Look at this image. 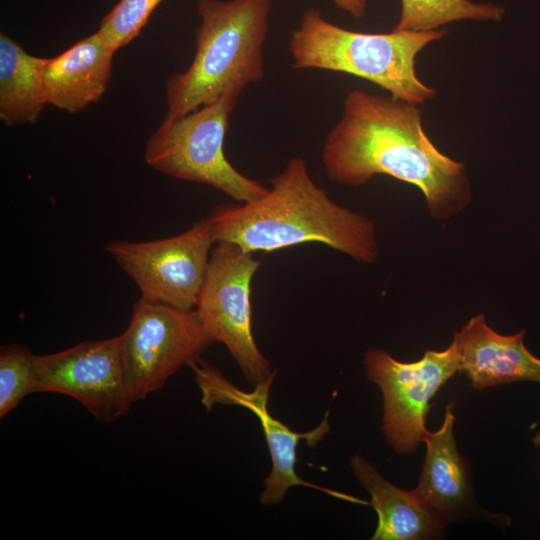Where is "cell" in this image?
Instances as JSON below:
<instances>
[{
  "mask_svg": "<svg viewBox=\"0 0 540 540\" xmlns=\"http://www.w3.org/2000/svg\"><path fill=\"white\" fill-rule=\"evenodd\" d=\"M190 368L201 391V402L207 410L217 404L238 405L250 410L259 419L272 461L271 472L263 481L264 489L259 497L261 504H279L293 486H305L338 499L366 504L350 495L310 483L297 474L295 466L299 442L305 440L307 446L315 447L331 430L329 413L317 427L304 433L291 430L273 417L268 411V401L276 370L268 379L256 384L253 391L245 392L201 359L191 364Z\"/></svg>",
  "mask_w": 540,
  "mask_h": 540,
  "instance_id": "cell-10",
  "label": "cell"
},
{
  "mask_svg": "<svg viewBox=\"0 0 540 540\" xmlns=\"http://www.w3.org/2000/svg\"><path fill=\"white\" fill-rule=\"evenodd\" d=\"M35 355L17 343L0 348V418L14 410L26 396L35 393Z\"/></svg>",
  "mask_w": 540,
  "mask_h": 540,
  "instance_id": "cell-18",
  "label": "cell"
},
{
  "mask_svg": "<svg viewBox=\"0 0 540 540\" xmlns=\"http://www.w3.org/2000/svg\"><path fill=\"white\" fill-rule=\"evenodd\" d=\"M367 377L383 396L382 431L398 454L414 452L429 432L430 401L457 371L459 357L453 343L442 351L427 350L415 362H401L382 349L365 352Z\"/></svg>",
  "mask_w": 540,
  "mask_h": 540,
  "instance_id": "cell-9",
  "label": "cell"
},
{
  "mask_svg": "<svg viewBox=\"0 0 540 540\" xmlns=\"http://www.w3.org/2000/svg\"><path fill=\"white\" fill-rule=\"evenodd\" d=\"M237 97L218 100L174 119H164L148 139L145 162L171 177L209 185L240 203L263 197L268 189L227 160L223 144Z\"/></svg>",
  "mask_w": 540,
  "mask_h": 540,
  "instance_id": "cell-5",
  "label": "cell"
},
{
  "mask_svg": "<svg viewBox=\"0 0 540 540\" xmlns=\"http://www.w3.org/2000/svg\"><path fill=\"white\" fill-rule=\"evenodd\" d=\"M35 367V393L70 396L105 423L127 415L134 404L125 382L118 336L35 355Z\"/></svg>",
  "mask_w": 540,
  "mask_h": 540,
  "instance_id": "cell-11",
  "label": "cell"
},
{
  "mask_svg": "<svg viewBox=\"0 0 540 540\" xmlns=\"http://www.w3.org/2000/svg\"><path fill=\"white\" fill-rule=\"evenodd\" d=\"M201 19L190 66L166 84L164 119L188 114L223 96L239 97L264 79L271 0H198Z\"/></svg>",
  "mask_w": 540,
  "mask_h": 540,
  "instance_id": "cell-3",
  "label": "cell"
},
{
  "mask_svg": "<svg viewBox=\"0 0 540 540\" xmlns=\"http://www.w3.org/2000/svg\"><path fill=\"white\" fill-rule=\"evenodd\" d=\"M524 336L525 329L503 335L487 324L484 315L472 317L452 341L459 371L477 390L518 381L540 383V358L527 349Z\"/></svg>",
  "mask_w": 540,
  "mask_h": 540,
  "instance_id": "cell-13",
  "label": "cell"
},
{
  "mask_svg": "<svg viewBox=\"0 0 540 540\" xmlns=\"http://www.w3.org/2000/svg\"><path fill=\"white\" fill-rule=\"evenodd\" d=\"M270 185L257 200L213 209L208 217L216 243L230 242L254 254L318 242L363 263L376 261L372 220L333 201L303 158H291Z\"/></svg>",
  "mask_w": 540,
  "mask_h": 540,
  "instance_id": "cell-2",
  "label": "cell"
},
{
  "mask_svg": "<svg viewBox=\"0 0 540 540\" xmlns=\"http://www.w3.org/2000/svg\"><path fill=\"white\" fill-rule=\"evenodd\" d=\"M353 474L369 493L378 523L373 540H425L437 538L445 527L413 490L388 482L367 459L359 454L349 460Z\"/></svg>",
  "mask_w": 540,
  "mask_h": 540,
  "instance_id": "cell-15",
  "label": "cell"
},
{
  "mask_svg": "<svg viewBox=\"0 0 540 540\" xmlns=\"http://www.w3.org/2000/svg\"><path fill=\"white\" fill-rule=\"evenodd\" d=\"M164 0H119L102 18L96 31L115 52L134 40Z\"/></svg>",
  "mask_w": 540,
  "mask_h": 540,
  "instance_id": "cell-19",
  "label": "cell"
},
{
  "mask_svg": "<svg viewBox=\"0 0 540 540\" xmlns=\"http://www.w3.org/2000/svg\"><path fill=\"white\" fill-rule=\"evenodd\" d=\"M118 339L125 382L134 403L162 388L180 368L198 361L215 343L196 309H179L142 297Z\"/></svg>",
  "mask_w": 540,
  "mask_h": 540,
  "instance_id": "cell-6",
  "label": "cell"
},
{
  "mask_svg": "<svg viewBox=\"0 0 540 540\" xmlns=\"http://www.w3.org/2000/svg\"><path fill=\"white\" fill-rule=\"evenodd\" d=\"M259 267L253 253L230 242H217L196 305L207 331L215 342L225 345L244 377L254 385L274 372L252 332L251 282Z\"/></svg>",
  "mask_w": 540,
  "mask_h": 540,
  "instance_id": "cell-7",
  "label": "cell"
},
{
  "mask_svg": "<svg viewBox=\"0 0 540 540\" xmlns=\"http://www.w3.org/2000/svg\"><path fill=\"white\" fill-rule=\"evenodd\" d=\"M335 6L350 14L356 19H361L367 11L370 0H331Z\"/></svg>",
  "mask_w": 540,
  "mask_h": 540,
  "instance_id": "cell-20",
  "label": "cell"
},
{
  "mask_svg": "<svg viewBox=\"0 0 540 540\" xmlns=\"http://www.w3.org/2000/svg\"><path fill=\"white\" fill-rule=\"evenodd\" d=\"M505 8L471 0H401V12L394 31H431L457 21H495Z\"/></svg>",
  "mask_w": 540,
  "mask_h": 540,
  "instance_id": "cell-17",
  "label": "cell"
},
{
  "mask_svg": "<svg viewBox=\"0 0 540 540\" xmlns=\"http://www.w3.org/2000/svg\"><path fill=\"white\" fill-rule=\"evenodd\" d=\"M216 244L209 217L186 231L164 239L115 240L106 251L135 282L141 297L175 308L197 305Z\"/></svg>",
  "mask_w": 540,
  "mask_h": 540,
  "instance_id": "cell-8",
  "label": "cell"
},
{
  "mask_svg": "<svg viewBox=\"0 0 540 540\" xmlns=\"http://www.w3.org/2000/svg\"><path fill=\"white\" fill-rule=\"evenodd\" d=\"M533 443L536 447H540V432L536 433L533 437Z\"/></svg>",
  "mask_w": 540,
  "mask_h": 540,
  "instance_id": "cell-21",
  "label": "cell"
},
{
  "mask_svg": "<svg viewBox=\"0 0 540 540\" xmlns=\"http://www.w3.org/2000/svg\"><path fill=\"white\" fill-rule=\"evenodd\" d=\"M114 54L95 32L46 58L41 75L45 103L76 113L98 101L107 89Z\"/></svg>",
  "mask_w": 540,
  "mask_h": 540,
  "instance_id": "cell-14",
  "label": "cell"
},
{
  "mask_svg": "<svg viewBox=\"0 0 540 540\" xmlns=\"http://www.w3.org/2000/svg\"><path fill=\"white\" fill-rule=\"evenodd\" d=\"M418 105L354 89L339 121L326 136L321 160L335 183L360 186L376 175L416 186L438 220L461 212L471 201L466 166L443 154L422 126Z\"/></svg>",
  "mask_w": 540,
  "mask_h": 540,
  "instance_id": "cell-1",
  "label": "cell"
},
{
  "mask_svg": "<svg viewBox=\"0 0 540 540\" xmlns=\"http://www.w3.org/2000/svg\"><path fill=\"white\" fill-rule=\"evenodd\" d=\"M46 58L27 53L0 34V119L7 126L35 123L46 103L41 75Z\"/></svg>",
  "mask_w": 540,
  "mask_h": 540,
  "instance_id": "cell-16",
  "label": "cell"
},
{
  "mask_svg": "<svg viewBox=\"0 0 540 540\" xmlns=\"http://www.w3.org/2000/svg\"><path fill=\"white\" fill-rule=\"evenodd\" d=\"M447 30L358 32L338 26L309 8L292 31L288 50L294 69L346 73L370 81L391 96L420 105L436 96L416 73L417 55Z\"/></svg>",
  "mask_w": 540,
  "mask_h": 540,
  "instance_id": "cell-4",
  "label": "cell"
},
{
  "mask_svg": "<svg viewBox=\"0 0 540 540\" xmlns=\"http://www.w3.org/2000/svg\"><path fill=\"white\" fill-rule=\"evenodd\" d=\"M454 423L452 404H449L442 426L428 432L423 440L426 456L414 491L444 526L481 519L498 527H508V516L486 511L476 501L467 464L457 449Z\"/></svg>",
  "mask_w": 540,
  "mask_h": 540,
  "instance_id": "cell-12",
  "label": "cell"
}]
</instances>
